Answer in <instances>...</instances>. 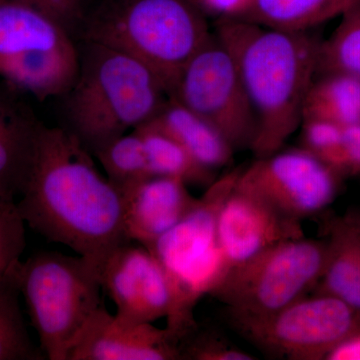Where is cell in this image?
Returning a JSON list of instances; mask_svg holds the SVG:
<instances>
[{
  "mask_svg": "<svg viewBox=\"0 0 360 360\" xmlns=\"http://www.w3.org/2000/svg\"><path fill=\"white\" fill-rule=\"evenodd\" d=\"M92 156L63 127L42 123L15 205L30 229L70 248L101 276L111 253L131 241L125 233L122 194Z\"/></svg>",
  "mask_w": 360,
  "mask_h": 360,
  "instance_id": "6da1fadb",
  "label": "cell"
},
{
  "mask_svg": "<svg viewBox=\"0 0 360 360\" xmlns=\"http://www.w3.org/2000/svg\"><path fill=\"white\" fill-rule=\"evenodd\" d=\"M214 34L233 56L257 117L250 149L257 158L274 155L302 125L321 41L310 30L283 32L234 18H217Z\"/></svg>",
  "mask_w": 360,
  "mask_h": 360,
  "instance_id": "7a4b0ae2",
  "label": "cell"
},
{
  "mask_svg": "<svg viewBox=\"0 0 360 360\" xmlns=\"http://www.w3.org/2000/svg\"><path fill=\"white\" fill-rule=\"evenodd\" d=\"M75 82L58 97L63 129L92 155L106 143L153 120L168 94L155 71L111 47L77 40Z\"/></svg>",
  "mask_w": 360,
  "mask_h": 360,
  "instance_id": "3957f363",
  "label": "cell"
},
{
  "mask_svg": "<svg viewBox=\"0 0 360 360\" xmlns=\"http://www.w3.org/2000/svg\"><path fill=\"white\" fill-rule=\"evenodd\" d=\"M212 34L196 0H89L75 40L139 59L155 71L169 96L184 66Z\"/></svg>",
  "mask_w": 360,
  "mask_h": 360,
  "instance_id": "277c9868",
  "label": "cell"
},
{
  "mask_svg": "<svg viewBox=\"0 0 360 360\" xmlns=\"http://www.w3.org/2000/svg\"><path fill=\"white\" fill-rule=\"evenodd\" d=\"M240 170L214 180L181 221L146 248L162 265L174 288L175 309L167 328L180 342L198 326L193 317L196 303L219 290L231 272L217 233V217Z\"/></svg>",
  "mask_w": 360,
  "mask_h": 360,
  "instance_id": "5b68a950",
  "label": "cell"
},
{
  "mask_svg": "<svg viewBox=\"0 0 360 360\" xmlns=\"http://www.w3.org/2000/svg\"><path fill=\"white\" fill-rule=\"evenodd\" d=\"M18 276L45 359L68 360L89 319L103 304L98 274L79 255L47 251L21 262Z\"/></svg>",
  "mask_w": 360,
  "mask_h": 360,
  "instance_id": "8992f818",
  "label": "cell"
},
{
  "mask_svg": "<svg viewBox=\"0 0 360 360\" xmlns=\"http://www.w3.org/2000/svg\"><path fill=\"white\" fill-rule=\"evenodd\" d=\"M77 41L46 13L20 0L0 1V78L39 101L58 98L75 82Z\"/></svg>",
  "mask_w": 360,
  "mask_h": 360,
  "instance_id": "52a82bcc",
  "label": "cell"
},
{
  "mask_svg": "<svg viewBox=\"0 0 360 360\" xmlns=\"http://www.w3.org/2000/svg\"><path fill=\"white\" fill-rule=\"evenodd\" d=\"M328 255L321 241H284L232 269L212 295L229 305L236 324L265 319L304 297L319 283Z\"/></svg>",
  "mask_w": 360,
  "mask_h": 360,
  "instance_id": "ba28073f",
  "label": "cell"
},
{
  "mask_svg": "<svg viewBox=\"0 0 360 360\" xmlns=\"http://www.w3.org/2000/svg\"><path fill=\"white\" fill-rule=\"evenodd\" d=\"M169 96L212 123L234 150L252 146L255 111L233 56L214 33L184 66Z\"/></svg>",
  "mask_w": 360,
  "mask_h": 360,
  "instance_id": "9c48e42d",
  "label": "cell"
},
{
  "mask_svg": "<svg viewBox=\"0 0 360 360\" xmlns=\"http://www.w3.org/2000/svg\"><path fill=\"white\" fill-rule=\"evenodd\" d=\"M258 347L288 359H326V355L360 330V316L333 295L302 297L276 314L236 324Z\"/></svg>",
  "mask_w": 360,
  "mask_h": 360,
  "instance_id": "30bf717a",
  "label": "cell"
},
{
  "mask_svg": "<svg viewBox=\"0 0 360 360\" xmlns=\"http://www.w3.org/2000/svg\"><path fill=\"white\" fill-rule=\"evenodd\" d=\"M340 175L314 153L295 148L257 158L240 170L236 187L300 221L333 202Z\"/></svg>",
  "mask_w": 360,
  "mask_h": 360,
  "instance_id": "8fae6325",
  "label": "cell"
},
{
  "mask_svg": "<svg viewBox=\"0 0 360 360\" xmlns=\"http://www.w3.org/2000/svg\"><path fill=\"white\" fill-rule=\"evenodd\" d=\"M103 290L116 307V314L153 323L174 314V288L162 265L143 245L125 243L116 248L101 271Z\"/></svg>",
  "mask_w": 360,
  "mask_h": 360,
  "instance_id": "7c38bea8",
  "label": "cell"
},
{
  "mask_svg": "<svg viewBox=\"0 0 360 360\" xmlns=\"http://www.w3.org/2000/svg\"><path fill=\"white\" fill-rule=\"evenodd\" d=\"M217 233L231 271L284 241L304 238L300 221L281 214L236 184L220 206Z\"/></svg>",
  "mask_w": 360,
  "mask_h": 360,
  "instance_id": "4fadbf2b",
  "label": "cell"
},
{
  "mask_svg": "<svg viewBox=\"0 0 360 360\" xmlns=\"http://www.w3.org/2000/svg\"><path fill=\"white\" fill-rule=\"evenodd\" d=\"M180 340L169 328L112 315L101 305L94 312L68 360H179Z\"/></svg>",
  "mask_w": 360,
  "mask_h": 360,
  "instance_id": "5bb4252c",
  "label": "cell"
},
{
  "mask_svg": "<svg viewBox=\"0 0 360 360\" xmlns=\"http://www.w3.org/2000/svg\"><path fill=\"white\" fill-rule=\"evenodd\" d=\"M122 196L125 233L144 248L174 229L200 200L186 182L168 176L148 177Z\"/></svg>",
  "mask_w": 360,
  "mask_h": 360,
  "instance_id": "9a60e30c",
  "label": "cell"
},
{
  "mask_svg": "<svg viewBox=\"0 0 360 360\" xmlns=\"http://www.w3.org/2000/svg\"><path fill=\"white\" fill-rule=\"evenodd\" d=\"M25 94L0 78V201L15 202L32 165L42 122Z\"/></svg>",
  "mask_w": 360,
  "mask_h": 360,
  "instance_id": "2e32d148",
  "label": "cell"
},
{
  "mask_svg": "<svg viewBox=\"0 0 360 360\" xmlns=\"http://www.w3.org/2000/svg\"><path fill=\"white\" fill-rule=\"evenodd\" d=\"M174 136L205 169L229 165L234 149L217 127L188 110L174 97L168 96L158 115L149 120Z\"/></svg>",
  "mask_w": 360,
  "mask_h": 360,
  "instance_id": "e0dca14e",
  "label": "cell"
},
{
  "mask_svg": "<svg viewBox=\"0 0 360 360\" xmlns=\"http://www.w3.org/2000/svg\"><path fill=\"white\" fill-rule=\"evenodd\" d=\"M359 4L360 0H252L238 20L283 32H309Z\"/></svg>",
  "mask_w": 360,
  "mask_h": 360,
  "instance_id": "ac0fdd59",
  "label": "cell"
},
{
  "mask_svg": "<svg viewBox=\"0 0 360 360\" xmlns=\"http://www.w3.org/2000/svg\"><path fill=\"white\" fill-rule=\"evenodd\" d=\"M330 236L319 293L340 298L360 316V236L341 219L331 224Z\"/></svg>",
  "mask_w": 360,
  "mask_h": 360,
  "instance_id": "d6986e66",
  "label": "cell"
},
{
  "mask_svg": "<svg viewBox=\"0 0 360 360\" xmlns=\"http://www.w3.org/2000/svg\"><path fill=\"white\" fill-rule=\"evenodd\" d=\"M321 120L347 127L360 122V77L347 73L319 75L303 104L302 120Z\"/></svg>",
  "mask_w": 360,
  "mask_h": 360,
  "instance_id": "ffe728a7",
  "label": "cell"
},
{
  "mask_svg": "<svg viewBox=\"0 0 360 360\" xmlns=\"http://www.w3.org/2000/svg\"><path fill=\"white\" fill-rule=\"evenodd\" d=\"M134 130L143 141L151 176L174 177L187 186L208 187L214 181L212 172L200 167L180 142L155 123L148 122Z\"/></svg>",
  "mask_w": 360,
  "mask_h": 360,
  "instance_id": "44dd1931",
  "label": "cell"
},
{
  "mask_svg": "<svg viewBox=\"0 0 360 360\" xmlns=\"http://www.w3.org/2000/svg\"><path fill=\"white\" fill-rule=\"evenodd\" d=\"M94 156L122 195L151 176L143 141L135 130L108 142Z\"/></svg>",
  "mask_w": 360,
  "mask_h": 360,
  "instance_id": "7402d4cb",
  "label": "cell"
},
{
  "mask_svg": "<svg viewBox=\"0 0 360 360\" xmlns=\"http://www.w3.org/2000/svg\"><path fill=\"white\" fill-rule=\"evenodd\" d=\"M18 267L0 284V360L44 359V352L30 340L21 314Z\"/></svg>",
  "mask_w": 360,
  "mask_h": 360,
  "instance_id": "603a6c76",
  "label": "cell"
},
{
  "mask_svg": "<svg viewBox=\"0 0 360 360\" xmlns=\"http://www.w3.org/2000/svg\"><path fill=\"white\" fill-rule=\"evenodd\" d=\"M335 72L360 77V4L341 15L340 25L319 47L316 75Z\"/></svg>",
  "mask_w": 360,
  "mask_h": 360,
  "instance_id": "cb8c5ba5",
  "label": "cell"
},
{
  "mask_svg": "<svg viewBox=\"0 0 360 360\" xmlns=\"http://www.w3.org/2000/svg\"><path fill=\"white\" fill-rule=\"evenodd\" d=\"M25 222L15 202L0 207V284L15 272L25 248Z\"/></svg>",
  "mask_w": 360,
  "mask_h": 360,
  "instance_id": "d4e9b609",
  "label": "cell"
},
{
  "mask_svg": "<svg viewBox=\"0 0 360 360\" xmlns=\"http://www.w3.org/2000/svg\"><path fill=\"white\" fill-rule=\"evenodd\" d=\"M300 127L302 129V148L314 153L340 174L342 127L321 120H302Z\"/></svg>",
  "mask_w": 360,
  "mask_h": 360,
  "instance_id": "484cf974",
  "label": "cell"
},
{
  "mask_svg": "<svg viewBox=\"0 0 360 360\" xmlns=\"http://www.w3.org/2000/svg\"><path fill=\"white\" fill-rule=\"evenodd\" d=\"M181 359L193 360H251L252 355L234 347L219 336L200 331V328L186 338L180 345Z\"/></svg>",
  "mask_w": 360,
  "mask_h": 360,
  "instance_id": "4316f807",
  "label": "cell"
},
{
  "mask_svg": "<svg viewBox=\"0 0 360 360\" xmlns=\"http://www.w3.org/2000/svg\"><path fill=\"white\" fill-rule=\"evenodd\" d=\"M46 13L75 37L84 16L87 0H20Z\"/></svg>",
  "mask_w": 360,
  "mask_h": 360,
  "instance_id": "83f0119b",
  "label": "cell"
},
{
  "mask_svg": "<svg viewBox=\"0 0 360 360\" xmlns=\"http://www.w3.org/2000/svg\"><path fill=\"white\" fill-rule=\"evenodd\" d=\"M340 174L360 172V122L342 127Z\"/></svg>",
  "mask_w": 360,
  "mask_h": 360,
  "instance_id": "f1b7e54d",
  "label": "cell"
},
{
  "mask_svg": "<svg viewBox=\"0 0 360 360\" xmlns=\"http://www.w3.org/2000/svg\"><path fill=\"white\" fill-rule=\"evenodd\" d=\"M201 9L217 18H240L252 0H196Z\"/></svg>",
  "mask_w": 360,
  "mask_h": 360,
  "instance_id": "f546056e",
  "label": "cell"
},
{
  "mask_svg": "<svg viewBox=\"0 0 360 360\" xmlns=\"http://www.w3.org/2000/svg\"><path fill=\"white\" fill-rule=\"evenodd\" d=\"M326 359L360 360V330L333 348Z\"/></svg>",
  "mask_w": 360,
  "mask_h": 360,
  "instance_id": "4dcf8cb0",
  "label": "cell"
},
{
  "mask_svg": "<svg viewBox=\"0 0 360 360\" xmlns=\"http://www.w3.org/2000/svg\"><path fill=\"white\" fill-rule=\"evenodd\" d=\"M360 236V208H352L341 219Z\"/></svg>",
  "mask_w": 360,
  "mask_h": 360,
  "instance_id": "1f68e13d",
  "label": "cell"
},
{
  "mask_svg": "<svg viewBox=\"0 0 360 360\" xmlns=\"http://www.w3.org/2000/svg\"><path fill=\"white\" fill-rule=\"evenodd\" d=\"M4 201H0V207H1V205H4Z\"/></svg>",
  "mask_w": 360,
  "mask_h": 360,
  "instance_id": "d6a6232c",
  "label": "cell"
},
{
  "mask_svg": "<svg viewBox=\"0 0 360 360\" xmlns=\"http://www.w3.org/2000/svg\"><path fill=\"white\" fill-rule=\"evenodd\" d=\"M0 1H1V0H0Z\"/></svg>",
  "mask_w": 360,
  "mask_h": 360,
  "instance_id": "836d02e7",
  "label": "cell"
}]
</instances>
